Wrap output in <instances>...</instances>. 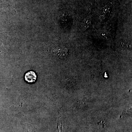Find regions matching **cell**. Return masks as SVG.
<instances>
[{
    "label": "cell",
    "instance_id": "cell-1",
    "mask_svg": "<svg viewBox=\"0 0 132 132\" xmlns=\"http://www.w3.org/2000/svg\"><path fill=\"white\" fill-rule=\"evenodd\" d=\"M37 76L35 72L30 71L26 73L25 76V80L29 83H33L36 80Z\"/></svg>",
    "mask_w": 132,
    "mask_h": 132
},
{
    "label": "cell",
    "instance_id": "cell-2",
    "mask_svg": "<svg viewBox=\"0 0 132 132\" xmlns=\"http://www.w3.org/2000/svg\"><path fill=\"white\" fill-rule=\"evenodd\" d=\"M92 24V20L89 17H87L82 20L81 26L83 31H86L90 27Z\"/></svg>",
    "mask_w": 132,
    "mask_h": 132
},
{
    "label": "cell",
    "instance_id": "cell-3",
    "mask_svg": "<svg viewBox=\"0 0 132 132\" xmlns=\"http://www.w3.org/2000/svg\"><path fill=\"white\" fill-rule=\"evenodd\" d=\"M104 126H103V124L102 123H99L98 125V129L97 132H102L103 130V128Z\"/></svg>",
    "mask_w": 132,
    "mask_h": 132
},
{
    "label": "cell",
    "instance_id": "cell-4",
    "mask_svg": "<svg viewBox=\"0 0 132 132\" xmlns=\"http://www.w3.org/2000/svg\"><path fill=\"white\" fill-rule=\"evenodd\" d=\"M59 124H58V129H59V132H64L63 131V128L62 127V125L60 121H59Z\"/></svg>",
    "mask_w": 132,
    "mask_h": 132
}]
</instances>
